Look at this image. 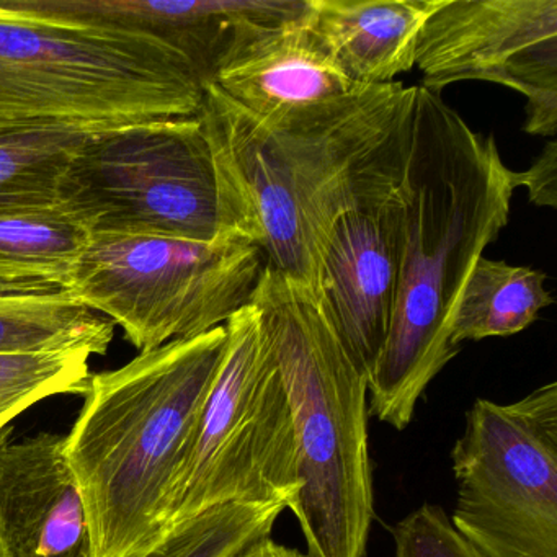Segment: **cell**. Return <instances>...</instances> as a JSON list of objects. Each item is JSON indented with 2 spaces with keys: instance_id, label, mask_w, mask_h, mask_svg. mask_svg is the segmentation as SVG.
<instances>
[{
  "instance_id": "cell-1",
  "label": "cell",
  "mask_w": 557,
  "mask_h": 557,
  "mask_svg": "<svg viewBox=\"0 0 557 557\" xmlns=\"http://www.w3.org/2000/svg\"><path fill=\"white\" fill-rule=\"evenodd\" d=\"M417 86H358L347 96L260 120L216 86L203 89L223 231L256 244L265 265L318 295L335 223L396 200L412 141Z\"/></svg>"
},
{
  "instance_id": "cell-2",
  "label": "cell",
  "mask_w": 557,
  "mask_h": 557,
  "mask_svg": "<svg viewBox=\"0 0 557 557\" xmlns=\"http://www.w3.org/2000/svg\"><path fill=\"white\" fill-rule=\"evenodd\" d=\"M511 171L495 136L471 128L442 96L417 86L412 141L400 185L397 295L383 355L368 377L377 420L404 430L451 344L472 267L510 216Z\"/></svg>"
},
{
  "instance_id": "cell-3",
  "label": "cell",
  "mask_w": 557,
  "mask_h": 557,
  "mask_svg": "<svg viewBox=\"0 0 557 557\" xmlns=\"http://www.w3.org/2000/svg\"><path fill=\"white\" fill-rule=\"evenodd\" d=\"M226 338L221 325L90 374L64 451L86 505L92 557H135L168 533L172 481Z\"/></svg>"
},
{
  "instance_id": "cell-4",
  "label": "cell",
  "mask_w": 557,
  "mask_h": 557,
  "mask_svg": "<svg viewBox=\"0 0 557 557\" xmlns=\"http://www.w3.org/2000/svg\"><path fill=\"white\" fill-rule=\"evenodd\" d=\"M250 302L292 409L301 491L289 510L306 557H364L374 517L367 376L308 286L265 265Z\"/></svg>"
},
{
  "instance_id": "cell-5",
  "label": "cell",
  "mask_w": 557,
  "mask_h": 557,
  "mask_svg": "<svg viewBox=\"0 0 557 557\" xmlns=\"http://www.w3.org/2000/svg\"><path fill=\"white\" fill-rule=\"evenodd\" d=\"M203 84L164 41L40 17L0 0V125L102 132L197 116Z\"/></svg>"
},
{
  "instance_id": "cell-6",
  "label": "cell",
  "mask_w": 557,
  "mask_h": 557,
  "mask_svg": "<svg viewBox=\"0 0 557 557\" xmlns=\"http://www.w3.org/2000/svg\"><path fill=\"white\" fill-rule=\"evenodd\" d=\"M226 348L169 492L165 527L227 504L289 505L301 491L285 384L250 302Z\"/></svg>"
},
{
  "instance_id": "cell-7",
  "label": "cell",
  "mask_w": 557,
  "mask_h": 557,
  "mask_svg": "<svg viewBox=\"0 0 557 557\" xmlns=\"http://www.w3.org/2000/svg\"><path fill=\"white\" fill-rule=\"evenodd\" d=\"M263 269L262 250L236 231L213 240L100 237L66 292L119 324L143 354L226 324L250 305Z\"/></svg>"
},
{
  "instance_id": "cell-8",
  "label": "cell",
  "mask_w": 557,
  "mask_h": 557,
  "mask_svg": "<svg viewBox=\"0 0 557 557\" xmlns=\"http://www.w3.org/2000/svg\"><path fill=\"white\" fill-rule=\"evenodd\" d=\"M58 208L90 239L223 233L213 152L197 116L87 136L61 182Z\"/></svg>"
},
{
  "instance_id": "cell-9",
  "label": "cell",
  "mask_w": 557,
  "mask_h": 557,
  "mask_svg": "<svg viewBox=\"0 0 557 557\" xmlns=\"http://www.w3.org/2000/svg\"><path fill=\"white\" fill-rule=\"evenodd\" d=\"M451 523L485 557H557V383L478 399L451 451Z\"/></svg>"
},
{
  "instance_id": "cell-10",
  "label": "cell",
  "mask_w": 557,
  "mask_h": 557,
  "mask_svg": "<svg viewBox=\"0 0 557 557\" xmlns=\"http://www.w3.org/2000/svg\"><path fill=\"white\" fill-rule=\"evenodd\" d=\"M423 89L465 81L527 99L528 135L557 132V0H443L417 41Z\"/></svg>"
},
{
  "instance_id": "cell-11",
  "label": "cell",
  "mask_w": 557,
  "mask_h": 557,
  "mask_svg": "<svg viewBox=\"0 0 557 557\" xmlns=\"http://www.w3.org/2000/svg\"><path fill=\"white\" fill-rule=\"evenodd\" d=\"M40 17L106 25L164 41L208 86L244 48L306 14V0H4Z\"/></svg>"
},
{
  "instance_id": "cell-12",
  "label": "cell",
  "mask_w": 557,
  "mask_h": 557,
  "mask_svg": "<svg viewBox=\"0 0 557 557\" xmlns=\"http://www.w3.org/2000/svg\"><path fill=\"white\" fill-rule=\"evenodd\" d=\"M400 198L335 223L322 253L318 296L355 367L370 377L393 325Z\"/></svg>"
},
{
  "instance_id": "cell-13",
  "label": "cell",
  "mask_w": 557,
  "mask_h": 557,
  "mask_svg": "<svg viewBox=\"0 0 557 557\" xmlns=\"http://www.w3.org/2000/svg\"><path fill=\"white\" fill-rule=\"evenodd\" d=\"M0 557H92L64 436L40 433L0 453Z\"/></svg>"
},
{
  "instance_id": "cell-14",
  "label": "cell",
  "mask_w": 557,
  "mask_h": 557,
  "mask_svg": "<svg viewBox=\"0 0 557 557\" xmlns=\"http://www.w3.org/2000/svg\"><path fill=\"white\" fill-rule=\"evenodd\" d=\"M211 84L260 120L338 99L358 87L315 40L308 14L257 38Z\"/></svg>"
},
{
  "instance_id": "cell-15",
  "label": "cell",
  "mask_w": 557,
  "mask_h": 557,
  "mask_svg": "<svg viewBox=\"0 0 557 557\" xmlns=\"http://www.w3.org/2000/svg\"><path fill=\"white\" fill-rule=\"evenodd\" d=\"M443 0H308V27L355 86L394 83Z\"/></svg>"
},
{
  "instance_id": "cell-16",
  "label": "cell",
  "mask_w": 557,
  "mask_h": 557,
  "mask_svg": "<svg viewBox=\"0 0 557 557\" xmlns=\"http://www.w3.org/2000/svg\"><path fill=\"white\" fill-rule=\"evenodd\" d=\"M89 243L60 208L0 213V296L63 292Z\"/></svg>"
},
{
  "instance_id": "cell-17",
  "label": "cell",
  "mask_w": 557,
  "mask_h": 557,
  "mask_svg": "<svg viewBox=\"0 0 557 557\" xmlns=\"http://www.w3.org/2000/svg\"><path fill=\"white\" fill-rule=\"evenodd\" d=\"M546 273L479 257L459 296L451 344L508 337L530 327L553 305Z\"/></svg>"
},
{
  "instance_id": "cell-18",
  "label": "cell",
  "mask_w": 557,
  "mask_h": 557,
  "mask_svg": "<svg viewBox=\"0 0 557 557\" xmlns=\"http://www.w3.org/2000/svg\"><path fill=\"white\" fill-rule=\"evenodd\" d=\"M113 325L66 289L0 296V355L66 350L106 355L115 334Z\"/></svg>"
},
{
  "instance_id": "cell-19",
  "label": "cell",
  "mask_w": 557,
  "mask_h": 557,
  "mask_svg": "<svg viewBox=\"0 0 557 557\" xmlns=\"http://www.w3.org/2000/svg\"><path fill=\"white\" fill-rule=\"evenodd\" d=\"M94 132L0 125V213L58 208L61 182Z\"/></svg>"
},
{
  "instance_id": "cell-20",
  "label": "cell",
  "mask_w": 557,
  "mask_h": 557,
  "mask_svg": "<svg viewBox=\"0 0 557 557\" xmlns=\"http://www.w3.org/2000/svg\"><path fill=\"white\" fill-rule=\"evenodd\" d=\"M288 505L227 504L169 528L168 533L135 557H233L262 537Z\"/></svg>"
},
{
  "instance_id": "cell-21",
  "label": "cell",
  "mask_w": 557,
  "mask_h": 557,
  "mask_svg": "<svg viewBox=\"0 0 557 557\" xmlns=\"http://www.w3.org/2000/svg\"><path fill=\"white\" fill-rule=\"evenodd\" d=\"M86 351L0 355V430L48 397L84 396L89 383Z\"/></svg>"
},
{
  "instance_id": "cell-22",
  "label": "cell",
  "mask_w": 557,
  "mask_h": 557,
  "mask_svg": "<svg viewBox=\"0 0 557 557\" xmlns=\"http://www.w3.org/2000/svg\"><path fill=\"white\" fill-rule=\"evenodd\" d=\"M394 557H485L440 505L423 504L391 530Z\"/></svg>"
},
{
  "instance_id": "cell-23",
  "label": "cell",
  "mask_w": 557,
  "mask_h": 557,
  "mask_svg": "<svg viewBox=\"0 0 557 557\" xmlns=\"http://www.w3.org/2000/svg\"><path fill=\"white\" fill-rule=\"evenodd\" d=\"M513 188L528 190L531 203L536 207L557 208V145L549 141L537 161L528 171H511Z\"/></svg>"
},
{
  "instance_id": "cell-24",
  "label": "cell",
  "mask_w": 557,
  "mask_h": 557,
  "mask_svg": "<svg viewBox=\"0 0 557 557\" xmlns=\"http://www.w3.org/2000/svg\"><path fill=\"white\" fill-rule=\"evenodd\" d=\"M233 557H306V554L293 549V547L283 546V544L276 543L272 537L267 536L256 541L250 546L244 547Z\"/></svg>"
},
{
  "instance_id": "cell-25",
  "label": "cell",
  "mask_w": 557,
  "mask_h": 557,
  "mask_svg": "<svg viewBox=\"0 0 557 557\" xmlns=\"http://www.w3.org/2000/svg\"><path fill=\"white\" fill-rule=\"evenodd\" d=\"M12 433H14V426L12 425H8L5 429L0 430V453H2V449L11 443Z\"/></svg>"
}]
</instances>
